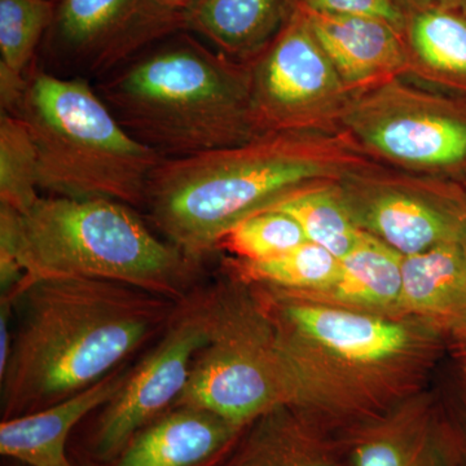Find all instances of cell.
<instances>
[{
	"instance_id": "cell-1",
	"label": "cell",
	"mask_w": 466,
	"mask_h": 466,
	"mask_svg": "<svg viewBox=\"0 0 466 466\" xmlns=\"http://www.w3.org/2000/svg\"><path fill=\"white\" fill-rule=\"evenodd\" d=\"M12 291L20 312L0 373L3 420L54 406L106 379L167 329L180 306L104 279H47Z\"/></svg>"
},
{
	"instance_id": "cell-2",
	"label": "cell",
	"mask_w": 466,
	"mask_h": 466,
	"mask_svg": "<svg viewBox=\"0 0 466 466\" xmlns=\"http://www.w3.org/2000/svg\"><path fill=\"white\" fill-rule=\"evenodd\" d=\"M366 156L345 131H269L228 148L162 159L143 208L168 242L198 262L245 218L339 182L370 165Z\"/></svg>"
},
{
	"instance_id": "cell-3",
	"label": "cell",
	"mask_w": 466,
	"mask_h": 466,
	"mask_svg": "<svg viewBox=\"0 0 466 466\" xmlns=\"http://www.w3.org/2000/svg\"><path fill=\"white\" fill-rule=\"evenodd\" d=\"M196 260L161 240L135 208L106 198H39L25 213L0 207V278H92L182 302Z\"/></svg>"
},
{
	"instance_id": "cell-4",
	"label": "cell",
	"mask_w": 466,
	"mask_h": 466,
	"mask_svg": "<svg viewBox=\"0 0 466 466\" xmlns=\"http://www.w3.org/2000/svg\"><path fill=\"white\" fill-rule=\"evenodd\" d=\"M139 142L164 158L238 146L265 134L251 96V64L236 63L191 36L143 52L96 86Z\"/></svg>"
},
{
	"instance_id": "cell-5",
	"label": "cell",
	"mask_w": 466,
	"mask_h": 466,
	"mask_svg": "<svg viewBox=\"0 0 466 466\" xmlns=\"http://www.w3.org/2000/svg\"><path fill=\"white\" fill-rule=\"evenodd\" d=\"M11 115L32 137L39 189L144 208L150 177L164 157L126 130L88 79L34 66Z\"/></svg>"
},
{
	"instance_id": "cell-6",
	"label": "cell",
	"mask_w": 466,
	"mask_h": 466,
	"mask_svg": "<svg viewBox=\"0 0 466 466\" xmlns=\"http://www.w3.org/2000/svg\"><path fill=\"white\" fill-rule=\"evenodd\" d=\"M262 287V285H260ZM260 297L283 334L303 390V407L339 425L366 420L361 390L400 373L421 357L434 327L297 299L262 287Z\"/></svg>"
},
{
	"instance_id": "cell-7",
	"label": "cell",
	"mask_w": 466,
	"mask_h": 466,
	"mask_svg": "<svg viewBox=\"0 0 466 466\" xmlns=\"http://www.w3.org/2000/svg\"><path fill=\"white\" fill-rule=\"evenodd\" d=\"M198 300L208 343L175 406L202 408L241 428L275 408L303 407L299 370L263 300L236 287Z\"/></svg>"
},
{
	"instance_id": "cell-8",
	"label": "cell",
	"mask_w": 466,
	"mask_h": 466,
	"mask_svg": "<svg viewBox=\"0 0 466 466\" xmlns=\"http://www.w3.org/2000/svg\"><path fill=\"white\" fill-rule=\"evenodd\" d=\"M339 122L367 156L410 173L466 161V116L398 78L354 95Z\"/></svg>"
},
{
	"instance_id": "cell-9",
	"label": "cell",
	"mask_w": 466,
	"mask_h": 466,
	"mask_svg": "<svg viewBox=\"0 0 466 466\" xmlns=\"http://www.w3.org/2000/svg\"><path fill=\"white\" fill-rule=\"evenodd\" d=\"M354 92L309 29L302 9L251 63V96L263 133L328 130L339 121Z\"/></svg>"
},
{
	"instance_id": "cell-10",
	"label": "cell",
	"mask_w": 466,
	"mask_h": 466,
	"mask_svg": "<svg viewBox=\"0 0 466 466\" xmlns=\"http://www.w3.org/2000/svg\"><path fill=\"white\" fill-rule=\"evenodd\" d=\"M180 30L184 12L161 0H55L45 42L72 76L103 79Z\"/></svg>"
},
{
	"instance_id": "cell-11",
	"label": "cell",
	"mask_w": 466,
	"mask_h": 466,
	"mask_svg": "<svg viewBox=\"0 0 466 466\" xmlns=\"http://www.w3.org/2000/svg\"><path fill=\"white\" fill-rule=\"evenodd\" d=\"M361 231L410 257L466 238V210L433 180L370 164L337 182Z\"/></svg>"
},
{
	"instance_id": "cell-12",
	"label": "cell",
	"mask_w": 466,
	"mask_h": 466,
	"mask_svg": "<svg viewBox=\"0 0 466 466\" xmlns=\"http://www.w3.org/2000/svg\"><path fill=\"white\" fill-rule=\"evenodd\" d=\"M207 343L200 303L198 299L182 300L161 341L130 370L121 390L101 407L91 438L96 460L112 462L137 431L177 404L196 355Z\"/></svg>"
},
{
	"instance_id": "cell-13",
	"label": "cell",
	"mask_w": 466,
	"mask_h": 466,
	"mask_svg": "<svg viewBox=\"0 0 466 466\" xmlns=\"http://www.w3.org/2000/svg\"><path fill=\"white\" fill-rule=\"evenodd\" d=\"M337 426L308 408H275L245 426L223 466H354Z\"/></svg>"
},
{
	"instance_id": "cell-14",
	"label": "cell",
	"mask_w": 466,
	"mask_h": 466,
	"mask_svg": "<svg viewBox=\"0 0 466 466\" xmlns=\"http://www.w3.org/2000/svg\"><path fill=\"white\" fill-rule=\"evenodd\" d=\"M300 9L343 84L354 94L397 78L412 67L406 36L391 24Z\"/></svg>"
},
{
	"instance_id": "cell-15",
	"label": "cell",
	"mask_w": 466,
	"mask_h": 466,
	"mask_svg": "<svg viewBox=\"0 0 466 466\" xmlns=\"http://www.w3.org/2000/svg\"><path fill=\"white\" fill-rule=\"evenodd\" d=\"M346 428L354 466H460L458 452L424 404H404Z\"/></svg>"
},
{
	"instance_id": "cell-16",
	"label": "cell",
	"mask_w": 466,
	"mask_h": 466,
	"mask_svg": "<svg viewBox=\"0 0 466 466\" xmlns=\"http://www.w3.org/2000/svg\"><path fill=\"white\" fill-rule=\"evenodd\" d=\"M244 428L189 406H175L128 441L113 466H205L227 455Z\"/></svg>"
},
{
	"instance_id": "cell-17",
	"label": "cell",
	"mask_w": 466,
	"mask_h": 466,
	"mask_svg": "<svg viewBox=\"0 0 466 466\" xmlns=\"http://www.w3.org/2000/svg\"><path fill=\"white\" fill-rule=\"evenodd\" d=\"M130 370H116L86 390L29 415L2 420L0 453L27 466H73L66 441L86 416L106 406L121 390Z\"/></svg>"
},
{
	"instance_id": "cell-18",
	"label": "cell",
	"mask_w": 466,
	"mask_h": 466,
	"mask_svg": "<svg viewBox=\"0 0 466 466\" xmlns=\"http://www.w3.org/2000/svg\"><path fill=\"white\" fill-rule=\"evenodd\" d=\"M299 8V0H193L186 30L207 39L236 63L251 64L275 42Z\"/></svg>"
},
{
	"instance_id": "cell-19",
	"label": "cell",
	"mask_w": 466,
	"mask_h": 466,
	"mask_svg": "<svg viewBox=\"0 0 466 466\" xmlns=\"http://www.w3.org/2000/svg\"><path fill=\"white\" fill-rule=\"evenodd\" d=\"M401 266L403 256L364 232L357 247L339 259V271L329 284L312 291L280 290L333 308L400 318Z\"/></svg>"
},
{
	"instance_id": "cell-20",
	"label": "cell",
	"mask_w": 466,
	"mask_h": 466,
	"mask_svg": "<svg viewBox=\"0 0 466 466\" xmlns=\"http://www.w3.org/2000/svg\"><path fill=\"white\" fill-rule=\"evenodd\" d=\"M401 272L400 317L450 332L466 321V238L403 257Z\"/></svg>"
},
{
	"instance_id": "cell-21",
	"label": "cell",
	"mask_w": 466,
	"mask_h": 466,
	"mask_svg": "<svg viewBox=\"0 0 466 466\" xmlns=\"http://www.w3.org/2000/svg\"><path fill=\"white\" fill-rule=\"evenodd\" d=\"M55 0H0V101L12 113L23 96L36 50L50 30Z\"/></svg>"
},
{
	"instance_id": "cell-22",
	"label": "cell",
	"mask_w": 466,
	"mask_h": 466,
	"mask_svg": "<svg viewBox=\"0 0 466 466\" xmlns=\"http://www.w3.org/2000/svg\"><path fill=\"white\" fill-rule=\"evenodd\" d=\"M410 64L429 75L466 78V17L452 9L422 5L407 14ZM420 72V73H421Z\"/></svg>"
},
{
	"instance_id": "cell-23",
	"label": "cell",
	"mask_w": 466,
	"mask_h": 466,
	"mask_svg": "<svg viewBox=\"0 0 466 466\" xmlns=\"http://www.w3.org/2000/svg\"><path fill=\"white\" fill-rule=\"evenodd\" d=\"M268 210L293 218L309 241L330 251L339 259L348 256L364 236L346 208L337 182L302 189Z\"/></svg>"
},
{
	"instance_id": "cell-24",
	"label": "cell",
	"mask_w": 466,
	"mask_h": 466,
	"mask_svg": "<svg viewBox=\"0 0 466 466\" xmlns=\"http://www.w3.org/2000/svg\"><path fill=\"white\" fill-rule=\"evenodd\" d=\"M228 268L244 284H258L289 291L321 289L339 268V259L330 251L308 241L276 258L245 262L233 258Z\"/></svg>"
},
{
	"instance_id": "cell-25",
	"label": "cell",
	"mask_w": 466,
	"mask_h": 466,
	"mask_svg": "<svg viewBox=\"0 0 466 466\" xmlns=\"http://www.w3.org/2000/svg\"><path fill=\"white\" fill-rule=\"evenodd\" d=\"M38 162L32 137L17 116H0V207L25 213L39 200Z\"/></svg>"
},
{
	"instance_id": "cell-26",
	"label": "cell",
	"mask_w": 466,
	"mask_h": 466,
	"mask_svg": "<svg viewBox=\"0 0 466 466\" xmlns=\"http://www.w3.org/2000/svg\"><path fill=\"white\" fill-rule=\"evenodd\" d=\"M299 223L276 210L260 211L232 227L220 238L217 249H225L235 259L260 262L276 258L308 242Z\"/></svg>"
},
{
	"instance_id": "cell-27",
	"label": "cell",
	"mask_w": 466,
	"mask_h": 466,
	"mask_svg": "<svg viewBox=\"0 0 466 466\" xmlns=\"http://www.w3.org/2000/svg\"><path fill=\"white\" fill-rule=\"evenodd\" d=\"M300 8L319 14L380 18L404 33L407 14L397 0H299Z\"/></svg>"
},
{
	"instance_id": "cell-28",
	"label": "cell",
	"mask_w": 466,
	"mask_h": 466,
	"mask_svg": "<svg viewBox=\"0 0 466 466\" xmlns=\"http://www.w3.org/2000/svg\"><path fill=\"white\" fill-rule=\"evenodd\" d=\"M429 5L452 9V11L466 15V0H426V5Z\"/></svg>"
},
{
	"instance_id": "cell-29",
	"label": "cell",
	"mask_w": 466,
	"mask_h": 466,
	"mask_svg": "<svg viewBox=\"0 0 466 466\" xmlns=\"http://www.w3.org/2000/svg\"><path fill=\"white\" fill-rule=\"evenodd\" d=\"M455 341L456 348H458L460 354L466 358V321L456 327L455 329L451 330Z\"/></svg>"
},
{
	"instance_id": "cell-30",
	"label": "cell",
	"mask_w": 466,
	"mask_h": 466,
	"mask_svg": "<svg viewBox=\"0 0 466 466\" xmlns=\"http://www.w3.org/2000/svg\"><path fill=\"white\" fill-rule=\"evenodd\" d=\"M167 7L175 11H186L192 5L193 0H161Z\"/></svg>"
},
{
	"instance_id": "cell-31",
	"label": "cell",
	"mask_w": 466,
	"mask_h": 466,
	"mask_svg": "<svg viewBox=\"0 0 466 466\" xmlns=\"http://www.w3.org/2000/svg\"><path fill=\"white\" fill-rule=\"evenodd\" d=\"M400 3V7L408 12L412 11V9L422 7V5H426V0H397Z\"/></svg>"
},
{
	"instance_id": "cell-32",
	"label": "cell",
	"mask_w": 466,
	"mask_h": 466,
	"mask_svg": "<svg viewBox=\"0 0 466 466\" xmlns=\"http://www.w3.org/2000/svg\"><path fill=\"white\" fill-rule=\"evenodd\" d=\"M7 465L5 466H27V465H24V464H21V462H17V461H14V460H7Z\"/></svg>"
},
{
	"instance_id": "cell-33",
	"label": "cell",
	"mask_w": 466,
	"mask_h": 466,
	"mask_svg": "<svg viewBox=\"0 0 466 466\" xmlns=\"http://www.w3.org/2000/svg\"><path fill=\"white\" fill-rule=\"evenodd\" d=\"M462 370H464V375L466 379V358H464V366H462Z\"/></svg>"
}]
</instances>
